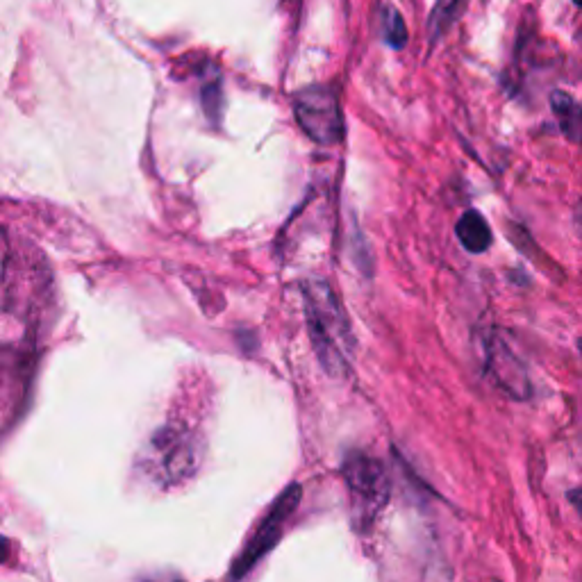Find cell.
I'll return each instance as SVG.
<instances>
[{"mask_svg":"<svg viewBox=\"0 0 582 582\" xmlns=\"http://www.w3.org/2000/svg\"><path fill=\"white\" fill-rule=\"evenodd\" d=\"M303 301L314 353L319 355L323 369L332 376H342L351 362L355 342L351 323H348L335 291L326 282L310 280L303 287Z\"/></svg>","mask_w":582,"mask_h":582,"instance_id":"cell-1","label":"cell"},{"mask_svg":"<svg viewBox=\"0 0 582 582\" xmlns=\"http://www.w3.org/2000/svg\"><path fill=\"white\" fill-rule=\"evenodd\" d=\"M344 480L348 492H351L357 519L362 526H371L389 501V478L385 467L376 457L355 451L344 462Z\"/></svg>","mask_w":582,"mask_h":582,"instance_id":"cell-2","label":"cell"},{"mask_svg":"<svg viewBox=\"0 0 582 582\" xmlns=\"http://www.w3.org/2000/svg\"><path fill=\"white\" fill-rule=\"evenodd\" d=\"M198 442L187 428H162L151 442V462L162 485H176L198 469Z\"/></svg>","mask_w":582,"mask_h":582,"instance_id":"cell-3","label":"cell"},{"mask_svg":"<svg viewBox=\"0 0 582 582\" xmlns=\"http://www.w3.org/2000/svg\"><path fill=\"white\" fill-rule=\"evenodd\" d=\"M296 121L301 123L307 137L319 144H337L344 137V119L339 103L330 89L314 87L296 98Z\"/></svg>","mask_w":582,"mask_h":582,"instance_id":"cell-4","label":"cell"},{"mask_svg":"<svg viewBox=\"0 0 582 582\" xmlns=\"http://www.w3.org/2000/svg\"><path fill=\"white\" fill-rule=\"evenodd\" d=\"M298 503H301V485L287 487L285 494L278 498L276 505L271 507V512L266 514V519L260 523V528H257L251 542L246 544L244 553L235 560V567H232L230 573L232 578H241L244 573L251 571L255 564L278 544V539L282 537V528H285L287 519L294 514Z\"/></svg>","mask_w":582,"mask_h":582,"instance_id":"cell-5","label":"cell"},{"mask_svg":"<svg viewBox=\"0 0 582 582\" xmlns=\"http://www.w3.org/2000/svg\"><path fill=\"white\" fill-rule=\"evenodd\" d=\"M485 369L494 385L514 401H528L532 396L526 367L498 335H489L485 342Z\"/></svg>","mask_w":582,"mask_h":582,"instance_id":"cell-6","label":"cell"},{"mask_svg":"<svg viewBox=\"0 0 582 582\" xmlns=\"http://www.w3.org/2000/svg\"><path fill=\"white\" fill-rule=\"evenodd\" d=\"M455 230H457V239H460V244L473 255L485 253L489 251V246H492V228H489L485 216L476 210L464 212L462 219L457 221Z\"/></svg>","mask_w":582,"mask_h":582,"instance_id":"cell-7","label":"cell"},{"mask_svg":"<svg viewBox=\"0 0 582 582\" xmlns=\"http://www.w3.org/2000/svg\"><path fill=\"white\" fill-rule=\"evenodd\" d=\"M551 110L557 116L562 135L573 144L582 146V105L573 101L564 91H553L551 94Z\"/></svg>","mask_w":582,"mask_h":582,"instance_id":"cell-8","label":"cell"},{"mask_svg":"<svg viewBox=\"0 0 582 582\" xmlns=\"http://www.w3.org/2000/svg\"><path fill=\"white\" fill-rule=\"evenodd\" d=\"M385 41L389 46H394V48H403L405 46V41H407V30H405V21H403V16L394 12L392 7L385 12Z\"/></svg>","mask_w":582,"mask_h":582,"instance_id":"cell-9","label":"cell"},{"mask_svg":"<svg viewBox=\"0 0 582 582\" xmlns=\"http://www.w3.org/2000/svg\"><path fill=\"white\" fill-rule=\"evenodd\" d=\"M573 5H578V7H582V0H573Z\"/></svg>","mask_w":582,"mask_h":582,"instance_id":"cell-10","label":"cell"},{"mask_svg":"<svg viewBox=\"0 0 582 582\" xmlns=\"http://www.w3.org/2000/svg\"><path fill=\"white\" fill-rule=\"evenodd\" d=\"M578 348H580V353H582V339H578Z\"/></svg>","mask_w":582,"mask_h":582,"instance_id":"cell-11","label":"cell"}]
</instances>
